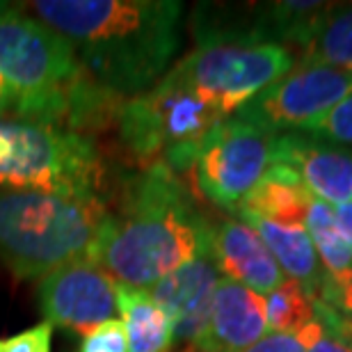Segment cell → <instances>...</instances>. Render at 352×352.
<instances>
[{
    "label": "cell",
    "mask_w": 352,
    "mask_h": 352,
    "mask_svg": "<svg viewBox=\"0 0 352 352\" xmlns=\"http://www.w3.org/2000/svg\"><path fill=\"white\" fill-rule=\"evenodd\" d=\"M329 3H204L192 12V34L199 46L279 44L302 48Z\"/></svg>",
    "instance_id": "obj_8"
},
{
    "label": "cell",
    "mask_w": 352,
    "mask_h": 352,
    "mask_svg": "<svg viewBox=\"0 0 352 352\" xmlns=\"http://www.w3.org/2000/svg\"><path fill=\"white\" fill-rule=\"evenodd\" d=\"M334 220H336V227H339V231H341L343 241H346L350 245V250H352V201L336 206Z\"/></svg>",
    "instance_id": "obj_28"
},
{
    "label": "cell",
    "mask_w": 352,
    "mask_h": 352,
    "mask_svg": "<svg viewBox=\"0 0 352 352\" xmlns=\"http://www.w3.org/2000/svg\"><path fill=\"white\" fill-rule=\"evenodd\" d=\"M5 112H12V91L7 87V82L0 78V119Z\"/></svg>",
    "instance_id": "obj_29"
},
{
    "label": "cell",
    "mask_w": 352,
    "mask_h": 352,
    "mask_svg": "<svg viewBox=\"0 0 352 352\" xmlns=\"http://www.w3.org/2000/svg\"><path fill=\"white\" fill-rule=\"evenodd\" d=\"M241 220L250 224L258 236L263 238L274 261L279 263L281 272L286 274V279L295 281L302 291L307 293V298L311 300V305L318 300L327 281V274L322 270V263L318 254L314 250V243L309 238L305 227H288V224H277L270 220H263L258 215L243 213L238 210Z\"/></svg>",
    "instance_id": "obj_16"
},
{
    "label": "cell",
    "mask_w": 352,
    "mask_h": 352,
    "mask_svg": "<svg viewBox=\"0 0 352 352\" xmlns=\"http://www.w3.org/2000/svg\"><path fill=\"white\" fill-rule=\"evenodd\" d=\"M51 341L53 327L48 322H41V325L0 341V352H51Z\"/></svg>",
    "instance_id": "obj_25"
},
{
    "label": "cell",
    "mask_w": 352,
    "mask_h": 352,
    "mask_svg": "<svg viewBox=\"0 0 352 352\" xmlns=\"http://www.w3.org/2000/svg\"><path fill=\"white\" fill-rule=\"evenodd\" d=\"M295 67L293 48L279 44L199 46L170 74L210 103L222 117L236 115L245 103L284 78Z\"/></svg>",
    "instance_id": "obj_7"
},
{
    "label": "cell",
    "mask_w": 352,
    "mask_h": 352,
    "mask_svg": "<svg viewBox=\"0 0 352 352\" xmlns=\"http://www.w3.org/2000/svg\"><path fill=\"white\" fill-rule=\"evenodd\" d=\"M316 302H325V305L329 307H334L336 311H341L346 318L352 320V281L346 286V288H341V291H336V288L329 284V279L325 281V286H322V291L318 295V300Z\"/></svg>",
    "instance_id": "obj_26"
},
{
    "label": "cell",
    "mask_w": 352,
    "mask_h": 352,
    "mask_svg": "<svg viewBox=\"0 0 352 352\" xmlns=\"http://www.w3.org/2000/svg\"><path fill=\"white\" fill-rule=\"evenodd\" d=\"M37 300L44 322L82 336L119 314L117 281L91 256L74 258L41 277Z\"/></svg>",
    "instance_id": "obj_11"
},
{
    "label": "cell",
    "mask_w": 352,
    "mask_h": 352,
    "mask_svg": "<svg viewBox=\"0 0 352 352\" xmlns=\"http://www.w3.org/2000/svg\"><path fill=\"white\" fill-rule=\"evenodd\" d=\"M222 117L186 82L167 72L151 89L126 98L119 108V138L140 163H163L181 176L192 172L197 153Z\"/></svg>",
    "instance_id": "obj_5"
},
{
    "label": "cell",
    "mask_w": 352,
    "mask_h": 352,
    "mask_svg": "<svg viewBox=\"0 0 352 352\" xmlns=\"http://www.w3.org/2000/svg\"><path fill=\"white\" fill-rule=\"evenodd\" d=\"M101 181V156L87 135L28 119H0L5 190L98 195Z\"/></svg>",
    "instance_id": "obj_6"
},
{
    "label": "cell",
    "mask_w": 352,
    "mask_h": 352,
    "mask_svg": "<svg viewBox=\"0 0 352 352\" xmlns=\"http://www.w3.org/2000/svg\"><path fill=\"white\" fill-rule=\"evenodd\" d=\"M298 65L332 67L352 74V3H329L300 48Z\"/></svg>",
    "instance_id": "obj_19"
},
{
    "label": "cell",
    "mask_w": 352,
    "mask_h": 352,
    "mask_svg": "<svg viewBox=\"0 0 352 352\" xmlns=\"http://www.w3.org/2000/svg\"><path fill=\"white\" fill-rule=\"evenodd\" d=\"M7 7H10V5H5V3H0V12H5V10H7Z\"/></svg>",
    "instance_id": "obj_30"
},
{
    "label": "cell",
    "mask_w": 352,
    "mask_h": 352,
    "mask_svg": "<svg viewBox=\"0 0 352 352\" xmlns=\"http://www.w3.org/2000/svg\"><path fill=\"white\" fill-rule=\"evenodd\" d=\"M272 133L227 117L199 146L192 179L199 192L220 208L236 210L272 165Z\"/></svg>",
    "instance_id": "obj_9"
},
{
    "label": "cell",
    "mask_w": 352,
    "mask_h": 352,
    "mask_svg": "<svg viewBox=\"0 0 352 352\" xmlns=\"http://www.w3.org/2000/svg\"><path fill=\"white\" fill-rule=\"evenodd\" d=\"M305 229L311 238L316 254L322 261V270H325L329 284L336 291L346 288L352 281V250L336 227L334 210L325 201L311 199L305 217Z\"/></svg>",
    "instance_id": "obj_20"
},
{
    "label": "cell",
    "mask_w": 352,
    "mask_h": 352,
    "mask_svg": "<svg viewBox=\"0 0 352 352\" xmlns=\"http://www.w3.org/2000/svg\"><path fill=\"white\" fill-rule=\"evenodd\" d=\"M314 197L307 192L302 181L286 165L272 163L256 183L254 190L245 197L241 206L243 213L258 215L263 220L288 224V227H305V217Z\"/></svg>",
    "instance_id": "obj_17"
},
{
    "label": "cell",
    "mask_w": 352,
    "mask_h": 352,
    "mask_svg": "<svg viewBox=\"0 0 352 352\" xmlns=\"http://www.w3.org/2000/svg\"><path fill=\"white\" fill-rule=\"evenodd\" d=\"M267 334L265 298L224 277L215 288L213 307L197 352H241Z\"/></svg>",
    "instance_id": "obj_14"
},
{
    "label": "cell",
    "mask_w": 352,
    "mask_h": 352,
    "mask_svg": "<svg viewBox=\"0 0 352 352\" xmlns=\"http://www.w3.org/2000/svg\"><path fill=\"white\" fill-rule=\"evenodd\" d=\"M272 163L293 170L307 192L327 206L352 201V151L348 146L298 131L279 133L272 140Z\"/></svg>",
    "instance_id": "obj_12"
},
{
    "label": "cell",
    "mask_w": 352,
    "mask_h": 352,
    "mask_svg": "<svg viewBox=\"0 0 352 352\" xmlns=\"http://www.w3.org/2000/svg\"><path fill=\"white\" fill-rule=\"evenodd\" d=\"M186 352H197V350H192V348H188V350H186Z\"/></svg>",
    "instance_id": "obj_31"
},
{
    "label": "cell",
    "mask_w": 352,
    "mask_h": 352,
    "mask_svg": "<svg viewBox=\"0 0 352 352\" xmlns=\"http://www.w3.org/2000/svg\"><path fill=\"white\" fill-rule=\"evenodd\" d=\"M117 311L129 334L131 352H170L174 325L149 291L117 284Z\"/></svg>",
    "instance_id": "obj_18"
},
{
    "label": "cell",
    "mask_w": 352,
    "mask_h": 352,
    "mask_svg": "<svg viewBox=\"0 0 352 352\" xmlns=\"http://www.w3.org/2000/svg\"><path fill=\"white\" fill-rule=\"evenodd\" d=\"M110 210L101 195L0 190V261L19 279H41L89 256Z\"/></svg>",
    "instance_id": "obj_4"
},
{
    "label": "cell",
    "mask_w": 352,
    "mask_h": 352,
    "mask_svg": "<svg viewBox=\"0 0 352 352\" xmlns=\"http://www.w3.org/2000/svg\"><path fill=\"white\" fill-rule=\"evenodd\" d=\"M265 316L267 332H300L318 320L311 300L291 279H286L277 291L265 295Z\"/></svg>",
    "instance_id": "obj_21"
},
{
    "label": "cell",
    "mask_w": 352,
    "mask_h": 352,
    "mask_svg": "<svg viewBox=\"0 0 352 352\" xmlns=\"http://www.w3.org/2000/svg\"><path fill=\"white\" fill-rule=\"evenodd\" d=\"M325 334V327L320 320H314L300 332H267L263 339H258L254 346L241 352H309L320 336Z\"/></svg>",
    "instance_id": "obj_22"
},
{
    "label": "cell",
    "mask_w": 352,
    "mask_h": 352,
    "mask_svg": "<svg viewBox=\"0 0 352 352\" xmlns=\"http://www.w3.org/2000/svg\"><path fill=\"white\" fill-rule=\"evenodd\" d=\"M25 7L122 101L156 85L181 44L183 5L176 0H37Z\"/></svg>",
    "instance_id": "obj_1"
},
{
    "label": "cell",
    "mask_w": 352,
    "mask_h": 352,
    "mask_svg": "<svg viewBox=\"0 0 352 352\" xmlns=\"http://www.w3.org/2000/svg\"><path fill=\"white\" fill-rule=\"evenodd\" d=\"M309 352H352V348L348 346V341L341 339V336H336L325 329V334L309 348Z\"/></svg>",
    "instance_id": "obj_27"
},
{
    "label": "cell",
    "mask_w": 352,
    "mask_h": 352,
    "mask_svg": "<svg viewBox=\"0 0 352 352\" xmlns=\"http://www.w3.org/2000/svg\"><path fill=\"white\" fill-rule=\"evenodd\" d=\"M213 224L163 163L146 165L124 190L89 256L117 284L149 291L176 267L210 252Z\"/></svg>",
    "instance_id": "obj_2"
},
{
    "label": "cell",
    "mask_w": 352,
    "mask_h": 352,
    "mask_svg": "<svg viewBox=\"0 0 352 352\" xmlns=\"http://www.w3.org/2000/svg\"><path fill=\"white\" fill-rule=\"evenodd\" d=\"M298 133H307V135L336 144H352V94L343 98L339 105H334L329 112H325L316 124Z\"/></svg>",
    "instance_id": "obj_23"
},
{
    "label": "cell",
    "mask_w": 352,
    "mask_h": 352,
    "mask_svg": "<svg viewBox=\"0 0 352 352\" xmlns=\"http://www.w3.org/2000/svg\"><path fill=\"white\" fill-rule=\"evenodd\" d=\"M352 94V74L332 67L295 65L291 74L272 82L234 117L258 126L265 133L305 131L307 126Z\"/></svg>",
    "instance_id": "obj_10"
},
{
    "label": "cell",
    "mask_w": 352,
    "mask_h": 352,
    "mask_svg": "<svg viewBox=\"0 0 352 352\" xmlns=\"http://www.w3.org/2000/svg\"><path fill=\"white\" fill-rule=\"evenodd\" d=\"M220 279L222 272L210 250L190 263L176 267L174 272L149 288V295L172 318L174 341L188 348L199 346L206 334L213 295Z\"/></svg>",
    "instance_id": "obj_13"
},
{
    "label": "cell",
    "mask_w": 352,
    "mask_h": 352,
    "mask_svg": "<svg viewBox=\"0 0 352 352\" xmlns=\"http://www.w3.org/2000/svg\"><path fill=\"white\" fill-rule=\"evenodd\" d=\"M78 352H131L124 322L119 318L101 322L82 336L78 343Z\"/></svg>",
    "instance_id": "obj_24"
},
{
    "label": "cell",
    "mask_w": 352,
    "mask_h": 352,
    "mask_svg": "<svg viewBox=\"0 0 352 352\" xmlns=\"http://www.w3.org/2000/svg\"><path fill=\"white\" fill-rule=\"evenodd\" d=\"M210 250L224 277L263 298L286 281V274L274 261L263 238L243 220H222L213 224Z\"/></svg>",
    "instance_id": "obj_15"
},
{
    "label": "cell",
    "mask_w": 352,
    "mask_h": 352,
    "mask_svg": "<svg viewBox=\"0 0 352 352\" xmlns=\"http://www.w3.org/2000/svg\"><path fill=\"white\" fill-rule=\"evenodd\" d=\"M0 78L19 119L76 133L117 122L124 103L91 78L62 34L12 7L0 12Z\"/></svg>",
    "instance_id": "obj_3"
}]
</instances>
